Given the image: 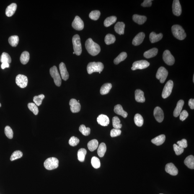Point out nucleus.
I'll list each match as a JSON object with an SVG mask.
<instances>
[{
	"instance_id": "46",
	"label": "nucleus",
	"mask_w": 194,
	"mask_h": 194,
	"mask_svg": "<svg viewBox=\"0 0 194 194\" xmlns=\"http://www.w3.org/2000/svg\"><path fill=\"white\" fill-rule=\"evenodd\" d=\"M22 156L23 153L21 151H15L11 155L10 160L11 161H14L22 157Z\"/></svg>"
},
{
	"instance_id": "11",
	"label": "nucleus",
	"mask_w": 194,
	"mask_h": 194,
	"mask_svg": "<svg viewBox=\"0 0 194 194\" xmlns=\"http://www.w3.org/2000/svg\"><path fill=\"white\" fill-rule=\"evenodd\" d=\"M163 59L165 62L169 66H172L175 63V58L168 50H166L164 52L163 54Z\"/></svg>"
},
{
	"instance_id": "24",
	"label": "nucleus",
	"mask_w": 194,
	"mask_h": 194,
	"mask_svg": "<svg viewBox=\"0 0 194 194\" xmlns=\"http://www.w3.org/2000/svg\"><path fill=\"white\" fill-rule=\"evenodd\" d=\"M166 139L165 135H161L151 140V142L156 146H160L164 142Z\"/></svg>"
},
{
	"instance_id": "5",
	"label": "nucleus",
	"mask_w": 194,
	"mask_h": 194,
	"mask_svg": "<svg viewBox=\"0 0 194 194\" xmlns=\"http://www.w3.org/2000/svg\"><path fill=\"white\" fill-rule=\"evenodd\" d=\"M59 165V161L57 158L52 157L47 159L44 163V166L48 170L57 168Z\"/></svg>"
},
{
	"instance_id": "37",
	"label": "nucleus",
	"mask_w": 194,
	"mask_h": 194,
	"mask_svg": "<svg viewBox=\"0 0 194 194\" xmlns=\"http://www.w3.org/2000/svg\"><path fill=\"white\" fill-rule=\"evenodd\" d=\"M87 153L86 150L84 149H80L78 151V159L80 162H84L85 159L86 155Z\"/></svg>"
},
{
	"instance_id": "26",
	"label": "nucleus",
	"mask_w": 194,
	"mask_h": 194,
	"mask_svg": "<svg viewBox=\"0 0 194 194\" xmlns=\"http://www.w3.org/2000/svg\"><path fill=\"white\" fill-rule=\"evenodd\" d=\"M125 24L123 22H118L116 24L115 26V31L120 35L124 34Z\"/></svg>"
},
{
	"instance_id": "40",
	"label": "nucleus",
	"mask_w": 194,
	"mask_h": 194,
	"mask_svg": "<svg viewBox=\"0 0 194 194\" xmlns=\"http://www.w3.org/2000/svg\"><path fill=\"white\" fill-rule=\"evenodd\" d=\"M116 40L115 37L111 34H108L106 36L105 38V43L107 45H110L111 44L115 43Z\"/></svg>"
},
{
	"instance_id": "33",
	"label": "nucleus",
	"mask_w": 194,
	"mask_h": 194,
	"mask_svg": "<svg viewBox=\"0 0 194 194\" xmlns=\"http://www.w3.org/2000/svg\"><path fill=\"white\" fill-rule=\"evenodd\" d=\"M107 151V146L105 143H100L97 150V154L99 157H103Z\"/></svg>"
},
{
	"instance_id": "41",
	"label": "nucleus",
	"mask_w": 194,
	"mask_h": 194,
	"mask_svg": "<svg viewBox=\"0 0 194 194\" xmlns=\"http://www.w3.org/2000/svg\"><path fill=\"white\" fill-rule=\"evenodd\" d=\"M112 125L113 127L117 129H120L122 127V125L120 124V121L118 117H114L112 119Z\"/></svg>"
},
{
	"instance_id": "4",
	"label": "nucleus",
	"mask_w": 194,
	"mask_h": 194,
	"mask_svg": "<svg viewBox=\"0 0 194 194\" xmlns=\"http://www.w3.org/2000/svg\"><path fill=\"white\" fill-rule=\"evenodd\" d=\"M72 43L75 54L77 55H80L82 53V49L80 38L79 35L77 34L73 37Z\"/></svg>"
},
{
	"instance_id": "51",
	"label": "nucleus",
	"mask_w": 194,
	"mask_h": 194,
	"mask_svg": "<svg viewBox=\"0 0 194 194\" xmlns=\"http://www.w3.org/2000/svg\"><path fill=\"white\" fill-rule=\"evenodd\" d=\"M122 132L121 130L120 129H117L114 128L111 130L110 136L112 137L120 136Z\"/></svg>"
},
{
	"instance_id": "16",
	"label": "nucleus",
	"mask_w": 194,
	"mask_h": 194,
	"mask_svg": "<svg viewBox=\"0 0 194 194\" xmlns=\"http://www.w3.org/2000/svg\"><path fill=\"white\" fill-rule=\"evenodd\" d=\"M165 170L166 172L173 176L177 175L178 173V169L172 163L166 165Z\"/></svg>"
},
{
	"instance_id": "56",
	"label": "nucleus",
	"mask_w": 194,
	"mask_h": 194,
	"mask_svg": "<svg viewBox=\"0 0 194 194\" xmlns=\"http://www.w3.org/2000/svg\"><path fill=\"white\" fill-rule=\"evenodd\" d=\"M9 63L7 62H3L2 63L1 65V68L3 69H4L6 68H9Z\"/></svg>"
},
{
	"instance_id": "47",
	"label": "nucleus",
	"mask_w": 194,
	"mask_h": 194,
	"mask_svg": "<svg viewBox=\"0 0 194 194\" xmlns=\"http://www.w3.org/2000/svg\"><path fill=\"white\" fill-rule=\"evenodd\" d=\"M28 107L31 111L33 112L35 115H37L39 112V109L35 103H29L28 104Z\"/></svg>"
},
{
	"instance_id": "54",
	"label": "nucleus",
	"mask_w": 194,
	"mask_h": 194,
	"mask_svg": "<svg viewBox=\"0 0 194 194\" xmlns=\"http://www.w3.org/2000/svg\"><path fill=\"white\" fill-rule=\"evenodd\" d=\"M152 0H145L143 3H142L141 6L143 7H149L152 6Z\"/></svg>"
},
{
	"instance_id": "31",
	"label": "nucleus",
	"mask_w": 194,
	"mask_h": 194,
	"mask_svg": "<svg viewBox=\"0 0 194 194\" xmlns=\"http://www.w3.org/2000/svg\"><path fill=\"white\" fill-rule=\"evenodd\" d=\"M98 141L96 139L91 140L88 143V149L91 151H93L97 149L98 146Z\"/></svg>"
},
{
	"instance_id": "43",
	"label": "nucleus",
	"mask_w": 194,
	"mask_h": 194,
	"mask_svg": "<svg viewBox=\"0 0 194 194\" xmlns=\"http://www.w3.org/2000/svg\"><path fill=\"white\" fill-rule=\"evenodd\" d=\"M91 163L92 164V167L94 168L98 169L100 167V160L95 156L93 157L91 159Z\"/></svg>"
},
{
	"instance_id": "13",
	"label": "nucleus",
	"mask_w": 194,
	"mask_h": 194,
	"mask_svg": "<svg viewBox=\"0 0 194 194\" xmlns=\"http://www.w3.org/2000/svg\"><path fill=\"white\" fill-rule=\"evenodd\" d=\"M69 104L71 111L73 113H76L79 112L81 108L80 104L75 99H71L70 100Z\"/></svg>"
},
{
	"instance_id": "57",
	"label": "nucleus",
	"mask_w": 194,
	"mask_h": 194,
	"mask_svg": "<svg viewBox=\"0 0 194 194\" xmlns=\"http://www.w3.org/2000/svg\"><path fill=\"white\" fill-rule=\"evenodd\" d=\"M193 82H194V76L193 75Z\"/></svg>"
},
{
	"instance_id": "17",
	"label": "nucleus",
	"mask_w": 194,
	"mask_h": 194,
	"mask_svg": "<svg viewBox=\"0 0 194 194\" xmlns=\"http://www.w3.org/2000/svg\"><path fill=\"white\" fill-rule=\"evenodd\" d=\"M60 73L61 77L64 81H67L69 77V74L67 70L66 65L64 63L62 62L59 65Z\"/></svg>"
},
{
	"instance_id": "50",
	"label": "nucleus",
	"mask_w": 194,
	"mask_h": 194,
	"mask_svg": "<svg viewBox=\"0 0 194 194\" xmlns=\"http://www.w3.org/2000/svg\"><path fill=\"white\" fill-rule=\"evenodd\" d=\"M173 148L175 154L177 155H179L182 154L184 151V149L180 147L177 144H174L173 145Z\"/></svg>"
},
{
	"instance_id": "10",
	"label": "nucleus",
	"mask_w": 194,
	"mask_h": 194,
	"mask_svg": "<svg viewBox=\"0 0 194 194\" xmlns=\"http://www.w3.org/2000/svg\"><path fill=\"white\" fill-rule=\"evenodd\" d=\"M27 77L24 75L19 74L16 76V82L17 85L21 88H24L27 85Z\"/></svg>"
},
{
	"instance_id": "36",
	"label": "nucleus",
	"mask_w": 194,
	"mask_h": 194,
	"mask_svg": "<svg viewBox=\"0 0 194 194\" xmlns=\"http://www.w3.org/2000/svg\"><path fill=\"white\" fill-rule=\"evenodd\" d=\"M19 39L17 35L12 36L9 39V43L13 47H16L18 44Z\"/></svg>"
},
{
	"instance_id": "39",
	"label": "nucleus",
	"mask_w": 194,
	"mask_h": 194,
	"mask_svg": "<svg viewBox=\"0 0 194 194\" xmlns=\"http://www.w3.org/2000/svg\"><path fill=\"white\" fill-rule=\"evenodd\" d=\"M0 62L1 63L7 62L9 64L11 62V57L8 53L4 52L1 55V58H0Z\"/></svg>"
},
{
	"instance_id": "53",
	"label": "nucleus",
	"mask_w": 194,
	"mask_h": 194,
	"mask_svg": "<svg viewBox=\"0 0 194 194\" xmlns=\"http://www.w3.org/2000/svg\"><path fill=\"white\" fill-rule=\"evenodd\" d=\"M179 115H180V117H179L180 120L183 121L188 117V113L186 110H184L182 112H181Z\"/></svg>"
},
{
	"instance_id": "59",
	"label": "nucleus",
	"mask_w": 194,
	"mask_h": 194,
	"mask_svg": "<svg viewBox=\"0 0 194 194\" xmlns=\"http://www.w3.org/2000/svg\"><path fill=\"white\" fill-rule=\"evenodd\" d=\"M75 54L74 52H73V54Z\"/></svg>"
},
{
	"instance_id": "35",
	"label": "nucleus",
	"mask_w": 194,
	"mask_h": 194,
	"mask_svg": "<svg viewBox=\"0 0 194 194\" xmlns=\"http://www.w3.org/2000/svg\"><path fill=\"white\" fill-rule=\"evenodd\" d=\"M127 56V54L125 52H122L120 55L114 60V62L115 64H118L121 62L124 61Z\"/></svg>"
},
{
	"instance_id": "6",
	"label": "nucleus",
	"mask_w": 194,
	"mask_h": 194,
	"mask_svg": "<svg viewBox=\"0 0 194 194\" xmlns=\"http://www.w3.org/2000/svg\"><path fill=\"white\" fill-rule=\"evenodd\" d=\"M50 75L54 79L55 85L58 87L61 86L62 83L61 77L60 75L57 67L54 66L50 68Z\"/></svg>"
},
{
	"instance_id": "18",
	"label": "nucleus",
	"mask_w": 194,
	"mask_h": 194,
	"mask_svg": "<svg viewBox=\"0 0 194 194\" xmlns=\"http://www.w3.org/2000/svg\"><path fill=\"white\" fill-rule=\"evenodd\" d=\"M97 121L99 124L102 126H107L110 122L108 117L104 115H99L97 118Z\"/></svg>"
},
{
	"instance_id": "27",
	"label": "nucleus",
	"mask_w": 194,
	"mask_h": 194,
	"mask_svg": "<svg viewBox=\"0 0 194 194\" xmlns=\"http://www.w3.org/2000/svg\"><path fill=\"white\" fill-rule=\"evenodd\" d=\"M158 50L157 48H153L145 52L143 55L145 58L149 59L154 57L157 55Z\"/></svg>"
},
{
	"instance_id": "7",
	"label": "nucleus",
	"mask_w": 194,
	"mask_h": 194,
	"mask_svg": "<svg viewBox=\"0 0 194 194\" xmlns=\"http://www.w3.org/2000/svg\"><path fill=\"white\" fill-rule=\"evenodd\" d=\"M168 74V72L165 68L161 67L158 69L156 74V77L159 79L161 83H163L166 80Z\"/></svg>"
},
{
	"instance_id": "45",
	"label": "nucleus",
	"mask_w": 194,
	"mask_h": 194,
	"mask_svg": "<svg viewBox=\"0 0 194 194\" xmlns=\"http://www.w3.org/2000/svg\"><path fill=\"white\" fill-rule=\"evenodd\" d=\"M100 11L98 10L92 11L89 14V17L92 20H97L100 17Z\"/></svg>"
},
{
	"instance_id": "28",
	"label": "nucleus",
	"mask_w": 194,
	"mask_h": 194,
	"mask_svg": "<svg viewBox=\"0 0 194 194\" xmlns=\"http://www.w3.org/2000/svg\"><path fill=\"white\" fill-rule=\"evenodd\" d=\"M184 163L187 167L190 169H194V157L191 155L186 158Z\"/></svg>"
},
{
	"instance_id": "58",
	"label": "nucleus",
	"mask_w": 194,
	"mask_h": 194,
	"mask_svg": "<svg viewBox=\"0 0 194 194\" xmlns=\"http://www.w3.org/2000/svg\"><path fill=\"white\" fill-rule=\"evenodd\" d=\"M1 107V103H0V107Z\"/></svg>"
},
{
	"instance_id": "9",
	"label": "nucleus",
	"mask_w": 194,
	"mask_h": 194,
	"mask_svg": "<svg viewBox=\"0 0 194 194\" xmlns=\"http://www.w3.org/2000/svg\"><path fill=\"white\" fill-rule=\"evenodd\" d=\"M150 66V63L145 60H141L134 62L131 69L133 71L136 69H142L148 67Z\"/></svg>"
},
{
	"instance_id": "29",
	"label": "nucleus",
	"mask_w": 194,
	"mask_h": 194,
	"mask_svg": "<svg viewBox=\"0 0 194 194\" xmlns=\"http://www.w3.org/2000/svg\"><path fill=\"white\" fill-rule=\"evenodd\" d=\"M147 17L145 16H141L138 14H134L133 16V19L135 22L139 24H142L147 20Z\"/></svg>"
},
{
	"instance_id": "14",
	"label": "nucleus",
	"mask_w": 194,
	"mask_h": 194,
	"mask_svg": "<svg viewBox=\"0 0 194 194\" xmlns=\"http://www.w3.org/2000/svg\"><path fill=\"white\" fill-rule=\"evenodd\" d=\"M173 12L174 15L179 16L182 14V7L179 0H174L172 5Z\"/></svg>"
},
{
	"instance_id": "44",
	"label": "nucleus",
	"mask_w": 194,
	"mask_h": 194,
	"mask_svg": "<svg viewBox=\"0 0 194 194\" xmlns=\"http://www.w3.org/2000/svg\"><path fill=\"white\" fill-rule=\"evenodd\" d=\"M79 131L82 133L83 135L87 136L90 134L91 130L89 127H86L84 125H81L79 127Z\"/></svg>"
},
{
	"instance_id": "34",
	"label": "nucleus",
	"mask_w": 194,
	"mask_h": 194,
	"mask_svg": "<svg viewBox=\"0 0 194 194\" xmlns=\"http://www.w3.org/2000/svg\"><path fill=\"white\" fill-rule=\"evenodd\" d=\"M117 20V18L115 16H110L107 18L104 22V25L105 27L110 26L112 24L115 23Z\"/></svg>"
},
{
	"instance_id": "42",
	"label": "nucleus",
	"mask_w": 194,
	"mask_h": 194,
	"mask_svg": "<svg viewBox=\"0 0 194 194\" xmlns=\"http://www.w3.org/2000/svg\"><path fill=\"white\" fill-rule=\"evenodd\" d=\"M45 98L43 94H41L38 96H35L33 98V101L37 106H39L42 104V101Z\"/></svg>"
},
{
	"instance_id": "49",
	"label": "nucleus",
	"mask_w": 194,
	"mask_h": 194,
	"mask_svg": "<svg viewBox=\"0 0 194 194\" xmlns=\"http://www.w3.org/2000/svg\"><path fill=\"white\" fill-rule=\"evenodd\" d=\"M79 138L74 136L72 137L69 140V143L70 145L75 146L79 144Z\"/></svg>"
},
{
	"instance_id": "19",
	"label": "nucleus",
	"mask_w": 194,
	"mask_h": 194,
	"mask_svg": "<svg viewBox=\"0 0 194 194\" xmlns=\"http://www.w3.org/2000/svg\"><path fill=\"white\" fill-rule=\"evenodd\" d=\"M145 35L143 32H140L134 37L132 41V44L135 46L139 45L142 43Z\"/></svg>"
},
{
	"instance_id": "52",
	"label": "nucleus",
	"mask_w": 194,
	"mask_h": 194,
	"mask_svg": "<svg viewBox=\"0 0 194 194\" xmlns=\"http://www.w3.org/2000/svg\"><path fill=\"white\" fill-rule=\"evenodd\" d=\"M177 144H178V145L183 148V149H185V148L187 147V146H188L187 140L185 139H183L181 140V141H178Z\"/></svg>"
},
{
	"instance_id": "2",
	"label": "nucleus",
	"mask_w": 194,
	"mask_h": 194,
	"mask_svg": "<svg viewBox=\"0 0 194 194\" xmlns=\"http://www.w3.org/2000/svg\"><path fill=\"white\" fill-rule=\"evenodd\" d=\"M172 30L173 35L178 39L183 40L186 37V34L185 30L180 25L175 24L173 26Z\"/></svg>"
},
{
	"instance_id": "20",
	"label": "nucleus",
	"mask_w": 194,
	"mask_h": 194,
	"mask_svg": "<svg viewBox=\"0 0 194 194\" xmlns=\"http://www.w3.org/2000/svg\"><path fill=\"white\" fill-rule=\"evenodd\" d=\"M17 8V5L15 3H13L9 5L6 10V14L8 17H11L15 13Z\"/></svg>"
},
{
	"instance_id": "25",
	"label": "nucleus",
	"mask_w": 194,
	"mask_h": 194,
	"mask_svg": "<svg viewBox=\"0 0 194 194\" xmlns=\"http://www.w3.org/2000/svg\"><path fill=\"white\" fill-rule=\"evenodd\" d=\"M163 35L162 34L160 33L157 34L155 32H151L149 36L150 40L151 43H154L159 41L162 39Z\"/></svg>"
},
{
	"instance_id": "21",
	"label": "nucleus",
	"mask_w": 194,
	"mask_h": 194,
	"mask_svg": "<svg viewBox=\"0 0 194 194\" xmlns=\"http://www.w3.org/2000/svg\"><path fill=\"white\" fill-rule=\"evenodd\" d=\"M135 99L137 102L142 103L145 102V98L143 91L140 89H136L135 92Z\"/></svg>"
},
{
	"instance_id": "48",
	"label": "nucleus",
	"mask_w": 194,
	"mask_h": 194,
	"mask_svg": "<svg viewBox=\"0 0 194 194\" xmlns=\"http://www.w3.org/2000/svg\"><path fill=\"white\" fill-rule=\"evenodd\" d=\"M5 133L6 136L9 139H12L14 136V132L13 130L9 126H6L5 128Z\"/></svg>"
},
{
	"instance_id": "15",
	"label": "nucleus",
	"mask_w": 194,
	"mask_h": 194,
	"mask_svg": "<svg viewBox=\"0 0 194 194\" xmlns=\"http://www.w3.org/2000/svg\"><path fill=\"white\" fill-rule=\"evenodd\" d=\"M154 115L155 118L159 123L162 122L164 119L163 111L160 107H156L155 108Z\"/></svg>"
},
{
	"instance_id": "38",
	"label": "nucleus",
	"mask_w": 194,
	"mask_h": 194,
	"mask_svg": "<svg viewBox=\"0 0 194 194\" xmlns=\"http://www.w3.org/2000/svg\"><path fill=\"white\" fill-rule=\"evenodd\" d=\"M135 124L138 127H141L143 125V119L142 116L139 114H137L134 117Z\"/></svg>"
},
{
	"instance_id": "32",
	"label": "nucleus",
	"mask_w": 194,
	"mask_h": 194,
	"mask_svg": "<svg viewBox=\"0 0 194 194\" xmlns=\"http://www.w3.org/2000/svg\"><path fill=\"white\" fill-rule=\"evenodd\" d=\"M30 59V54L28 52L24 51L21 54L20 60L23 64H26L28 62Z\"/></svg>"
},
{
	"instance_id": "55",
	"label": "nucleus",
	"mask_w": 194,
	"mask_h": 194,
	"mask_svg": "<svg viewBox=\"0 0 194 194\" xmlns=\"http://www.w3.org/2000/svg\"><path fill=\"white\" fill-rule=\"evenodd\" d=\"M188 105L192 109H194V99H190L189 101Z\"/></svg>"
},
{
	"instance_id": "23",
	"label": "nucleus",
	"mask_w": 194,
	"mask_h": 194,
	"mask_svg": "<svg viewBox=\"0 0 194 194\" xmlns=\"http://www.w3.org/2000/svg\"><path fill=\"white\" fill-rule=\"evenodd\" d=\"M114 111L115 113L122 116L123 118H126L127 117V112L123 110L122 105L120 104L115 106V108H114Z\"/></svg>"
},
{
	"instance_id": "30",
	"label": "nucleus",
	"mask_w": 194,
	"mask_h": 194,
	"mask_svg": "<svg viewBox=\"0 0 194 194\" xmlns=\"http://www.w3.org/2000/svg\"><path fill=\"white\" fill-rule=\"evenodd\" d=\"M112 84L110 83H106L104 84L101 88L100 94L102 95L108 94L112 89Z\"/></svg>"
},
{
	"instance_id": "60",
	"label": "nucleus",
	"mask_w": 194,
	"mask_h": 194,
	"mask_svg": "<svg viewBox=\"0 0 194 194\" xmlns=\"http://www.w3.org/2000/svg\"></svg>"
},
{
	"instance_id": "8",
	"label": "nucleus",
	"mask_w": 194,
	"mask_h": 194,
	"mask_svg": "<svg viewBox=\"0 0 194 194\" xmlns=\"http://www.w3.org/2000/svg\"><path fill=\"white\" fill-rule=\"evenodd\" d=\"M173 85V82L171 80L168 81L166 83L162 92V97L163 98H167L172 93Z\"/></svg>"
},
{
	"instance_id": "22",
	"label": "nucleus",
	"mask_w": 194,
	"mask_h": 194,
	"mask_svg": "<svg viewBox=\"0 0 194 194\" xmlns=\"http://www.w3.org/2000/svg\"><path fill=\"white\" fill-rule=\"evenodd\" d=\"M184 103H185L184 101L182 100H179L178 102H177V106H176L173 112V115L174 117H177L180 115Z\"/></svg>"
},
{
	"instance_id": "3",
	"label": "nucleus",
	"mask_w": 194,
	"mask_h": 194,
	"mask_svg": "<svg viewBox=\"0 0 194 194\" xmlns=\"http://www.w3.org/2000/svg\"><path fill=\"white\" fill-rule=\"evenodd\" d=\"M104 68V65L100 62L89 63L87 65V69L89 74H92L95 72H101Z\"/></svg>"
},
{
	"instance_id": "1",
	"label": "nucleus",
	"mask_w": 194,
	"mask_h": 194,
	"mask_svg": "<svg viewBox=\"0 0 194 194\" xmlns=\"http://www.w3.org/2000/svg\"><path fill=\"white\" fill-rule=\"evenodd\" d=\"M85 47L88 53L92 56H96L100 52V46L94 42L91 38H89L86 41Z\"/></svg>"
},
{
	"instance_id": "12",
	"label": "nucleus",
	"mask_w": 194,
	"mask_h": 194,
	"mask_svg": "<svg viewBox=\"0 0 194 194\" xmlns=\"http://www.w3.org/2000/svg\"><path fill=\"white\" fill-rule=\"evenodd\" d=\"M84 23L80 18L76 16L72 23V26L77 30L80 31L84 28Z\"/></svg>"
}]
</instances>
